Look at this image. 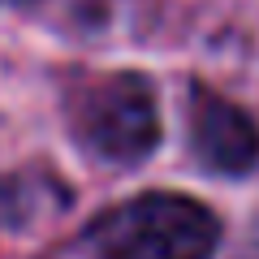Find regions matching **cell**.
I'll return each mask as SVG.
<instances>
[{"label": "cell", "mask_w": 259, "mask_h": 259, "mask_svg": "<svg viewBox=\"0 0 259 259\" xmlns=\"http://www.w3.org/2000/svg\"><path fill=\"white\" fill-rule=\"evenodd\" d=\"M190 147L212 173L242 177L259 164V125L233 100L194 87L190 91Z\"/></svg>", "instance_id": "3"}, {"label": "cell", "mask_w": 259, "mask_h": 259, "mask_svg": "<svg viewBox=\"0 0 259 259\" xmlns=\"http://www.w3.org/2000/svg\"><path fill=\"white\" fill-rule=\"evenodd\" d=\"M0 5H35V0H0Z\"/></svg>", "instance_id": "4"}, {"label": "cell", "mask_w": 259, "mask_h": 259, "mask_svg": "<svg viewBox=\"0 0 259 259\" xmlns=\"http://www.w3.org/2000/svg\"><path fill=\"white\" fill-rule=\"evenodd\" d=\"M74 134L91 156L112 164H139L160 143L156 95L139 74H108L82 87L74 100Z\"/></svg>", "instance_id": "2"}, {"label": "cell", "mask_w": 259, "mask_h": 259, "mask_svg": "<svg viewBox=\"0 0 259 259\" xmlns=\"http://www.w3.org/2000/svg\"><path fill=\"white\" fill-rule=\"evenodd\" d=\"M216 242V216L186 194H139L87 229L95 259H212Z\"/></svg>", "instance_id": "1"}]
</instances>
